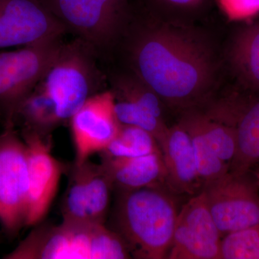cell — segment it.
<instances>
[{
    "label": "cell",
    "instance_id": "6da1fadb",
    "mask_svg": "<svg viewBox=\"0 0 259 259\" xmlns=\"http://www.w3.org/2000/svg\"><path fill=\"white\" fill-rule=\"evenodd\" d=\"M118 49L125 69L156 93L167 108L182 114L212 100L219 55L213 42L190 25L134 14Z\"/></svg>",
    "mask_w": 259,
    "mask_h": 259
},
{
    "label": "cell",
    "instance_id": "7a4b0ae2",
    "mask_svg": "<svg viewBox=\"0 0 259 259\" xmlns=\"http://www.w3.org/2000/svg\"><path fill=\"white\" fill-rule=\"evenodd\" d=\"M110 229L125 242L133 258H167L179 211L166 187L116 192Z\"/></svg>",
    "mask_w": 259,
    "mask_h": 259
},
{
    "label": "cell",
    "instance_id": "3957f363",
    "mask_svg": "<svg viewBox=\"0 0 259 259\" xmlns=\"http://www.w3.org/2000/svg\"><path fill=\"white\" fill-rule=\"evenodd\" d=\"M7 259L132 258L121 237L106 224L63 221L39 223Z\"/></svg>",
    "mask_w": 259,
    "mask_h": 259
},
{
    "label": "cell",
    "instance_id": "277c9868",
    "mask_svg": "<svg viewBox=\"0 0 259 259\" xmlns=\"http://www.w3.org/2000/svg\"><path fill=\"white\" fill-rule=\"evenodd\" d=\"M102 60L88 44L75 37L63 42L54 62L38 86L55 104L62 125L68 122L84 102L105 90L107 75Z\"/></svg>",
    "mask_w": 259,
    "mask_h": 259
},
{
    "label": "cell",
    "instance_id": "5b68a950",
    "mask_svg": "<svg viewBox=\"0 0 259 259\" xmlns=\"http://www.w3.org/2000/svg\"><path fill=\"white\" fill-rule=\"evenodd\" d=\"M67 33L83 40L103 59L113 54L132 20L129 0H39Z\"/></svg>",
    "mask_w": 259,
    "mask_h": 259
},
{
    "label": "cell",
    "instance_id": "8992f818",
    "mask_svg": "<svg viewBox=\"0 0 259 259\" xmlns=\"http://www.w3.org/2000/svg\"><path fill=\"white\" fill-rule=\"evenodd\" d=\"M62 38L0 51V125H13L17 109L41 81L63 44Z\"/></svg>",
    "mask_w": 259,
    "mask_h": 259
},
{
    "label": "cell",
    "instance_id": "52a82bcc",
    "mask_svg": "<svg viewBox=\"0 0 259 259\" xmlns=\"http://www.w3.org/2000/svg\"><path fill=\"white\" fill-rule=\"evenodd\" d=\"M29 197L28 151L15 126L0 134V226L14 239L26 226Z\"/></svg>",
    "mask_w": 259,
    "mask_h": 259
},
{
    "label": "cell",
    "instance_id": "ba28073f",
    "mask_svg": "<svg viewBox=\"0 0 259 259\" xmlns=\"http://www.w3.org/2000/svg\"><path fill=\"white\" fill-rule=\"evenodd\" d=\"M259 185L249 173L226 174L202 192L221 236L259 225Z\"/></svg>",
    "mask_w": 259,
    "mask_h": 259
},
{
    "label": "cell",
    "instance_id": "9c48e42d",
    "mask_svg": "<svg viewBox=\"0 0 259 259\" xmlns=\"http://www.w3.org/2000/svg\"><path fill=\"white\" fill-rule=\"evenodd\" d=\"M61 204L63 221L106 224L113 186L101 163L90 159L69 165Z\"/></svg>",
    "mask_w": 259,
    "mask_h": 259
},
{
    "label": "cell",
    "instance_id": "30bf717a",
    "mask_svg": "<svg viewBox=\"0 0 259 259\" xmlns=\"http://www.w3.org/2000/svg\"><path fill=\"white\" fill-rule=\"evenodd\" d=\"M28 151L29 197L27 228L42 223L59 189L63 174L69 166L52 154V136L19 131Z\"/></svg>",
    "mask_w": 259,
    "mask_h": 259
},
{
    "label": "cell",
    "instance_id": "8fae6325",
    "mask_svg": "<svg viewBox=\"0 0 259 259\" xmlns=\"http://www.w3.org/2000/svg\"><path fill=\"white\" fill-rule=\"evenodd\" d=\"M222 236L203 192L179 211L168 259H219Z\"/></svg>",
    "mask_w": 259,
    "mask_h": 259
},
{
    "label": "cell",
    "instance_id": "7c38bea8",
    "mask_svg": "<svg viewBox=\"0 0 259 259\" xmlns=\"http://www.w3.org/2000/svg\"><path fill=\"white\" fill-rule=\"evenodd\" d=\"M66 33L39 0H0V49L62 38Z\"/></svg>",
    "mask_w": 259,
    "mask_h": 259
},
{
    "label": "cell",
    "instance_id": "4fadbf2b",
    "mask_svg": "<svg viewBox=\"0 0 259 259\" xmlns=\"http://www.w3.org/2000/svg\"><path fill=\"white\" fill-rule=\"evenodd\" d=\"M75 151L74 163H81L102 153L120 129L111 90L88 99L69 121Z\"/></svg>",
    "mask_w": 259,
    "mask_h": 259
},
{
    "label": "cell",
    "instance_id": "5bb4252c",
    "mask_svg": "<svg viewBox=\"0 0 259 259\" xmlns=\"http://www.w3.org/2000/svg\"><path fill=\"white\" fill-rule=\"evenodd\" d=\"M168 189L175 194L200 193L203 183L199 177L193 147L188 133L180 122L169 126L159 144Z\"/></svg>",
    "mask_w": 259,
    "mask_h": 259
},
{
    "label": "cell",
    "instance_id": "9a60e30c",
    "mask_svg": "<svg viewBox=\"0 0 259 259\" xmlns=\"http://www.w3.org/2000/svg\"><path fill=\"white\" fill-rule=\"evenodd\" d=\"M101 164L116 192L152 187L168 189L161 151L139 157L101 159Z\"/></svg>",
    "mask_w": 259,
    "mask_h": 259
},
{
    "label": "cell",
    "instance_id": "2e32d148",
    "mask_svg": "<svg viewBox=\"0 0 259 259\" xmlns=\"http://www.w3.org/2000/svg\"><path fill=\"white\" fill-rule=\"evenodd\" d=\"M235 127L237 149L230 164L229 173L245 175L259 163V97L245 102Z\"/></svg>",
    "mask_w": 259,
    "mask_h": 259
},
{
    "label": "cell",
    "instance_id": "e0dca14e",
    "mask_svg": "<svg viewBox=\"0 0 259 259\" xmlns=\"http://www.w3.org/2000/svg\"><path fill=\"white\" fill-rule=\"evenodd\" d=\"M228 57L237 78L246 88L259 93V22L237 32Z\"/></svg>",
    "mask_w": 259,
    "mask_h": 259
},
{
    "label": "cell",
    "instance_id": "ac0fdd59",
    "mask_svg": "<svg viewBox=\"0 0 259 259\" xmlns=\"http://www.w3.org/2000/svg\"><path fill=\"white\" fill-rule=\"evenodd\" d=\"M13 125L20 131H29L39 136H52L62 125L55 104L38 85L29 94L17 109Z\"/></svg>",
    "mask_w": 259,
    "mask_h": 259
},
{
    "label": "cell",
    "instance_id": "d6986e66",
    "mask_svg": "<svg viewBox=\"0 0 259 259\" xmlns=\"http://www.w3.org/2000/svg\"><path fill=\"white\" fill-rule=\"evenodd\" d=\"M179 122L185 127L192 142L199 177L203 186L229 172V165L223 161L210 146L192 110L181 114Z\"/></svg>",
    "mask_w": 259,
    "mask_h": 259
},
{
    "label": "cell",
    "instance_id": "ffe728a7",
    "mask_svg": "<svg viewBox=\"0 0 259 259\" xmlns=\"http://www.w3.org/2000/svg\"><path fill=\"white\" fill-rule=\"evenodd\" d=\"M161 151L156 139L147 131L120 125L118 133L102 153L101 159H117L146 156Z\"/></svg>",
    "mask_w": 259,
    "mask_h": 259
},
{
    "label": "cell",
    "instance_id": "44dd1931",
    "mask_svg": "<svg viewBox=\"0 0 259 259\" xmlns=\"http://www.w3.org/2000/svg\"><path fill=\"white\" fill-rule=\"evenodd\" d=\"M192 110L214 152L230 166L237 149L236 127L213 120L200 109Z\"/></svg>",
    "mask_w": 259,
    "mask_h": 259
},
{
    "label": "cell",
    "instance_id": "7402d4cb",
    "mask_svg": "<svg viewBox=\"0 0 259 259\" xmlns=\"http://www.w3.org/2000/svg\"><path fill=\"white\" fill-rule=\"evenodd\" d=\"M115 112L120 125L134 126L147 131L157 141L158 145L169 126L139 107L122 99L115 98Z\"/></svg>",
    "mask_w": 259,
    "mask_h": 259
},
{
    "label": "cell",
    "instance_id": "603a6c76",
    "mask_svg": "<svg viewBox=\"0 0 259 259\" xmlns=\"http://www.w3.org/2000/svg\"><path fill=\"white\" fill-rule=\"evenodd\" d=\"M219 259H259V225L223 236Z\"/></svg>",
    "mask_w": 259,
    "mask_h": 259
},
{
    "label": "cell",
    "instance_id": "cb8c5ba5",
    "mask_svg": "<svg viewBox=\"0 0 259 259\" xmlns=\"http://www.w3.org/2000/svg\"><path fill=\"white\" fill-rule=\"evenodd\" d=\"M154 18L163 17L161 20L184 23L192 17L202 12L208 0H142ZM161 20V19H160Z\"/></svg>",
    "mask_w": 259,
    "mask_h": 259
},
{
    "label": "cell",
    "instance_id": "d4e9b609",
    "mask_svg": "<svg viewBox=\"0 0 259 259\" xmlns=\"http://www.w3.org/2000/svg\"><path fill=\"white\" fill-rule=\"evenodd\" d=\"M225 15L233 21L248 20L259 14V0H218Z\"/></svg>",
    "mask_w": 259,
    "mask_h": 259
},
{
    "label": "cell",
    "instance_id": "484cf974",
    "mask_svg": "<svg viewBox=\"0 0 259 259\" xmlns=\"http://www.w3.org/2000/svg\"><path fill=\"white\" fill-rule=\"evenodd\" d=\"M255 178L256 179L257 182H258V184L259 185V168L257 169V171L254 173Z\"/></svg>",
    "mask_w": 259,
    "mask_h": 259
},
{
    "label": "cell",
    "instance_id": "4316f807",
    "mask_svg": "<svg viewBox=\"0 0 259 259\" xmlns=\"http://www.w3.org/2000/svg\"><path fill=\"white\" fill-rule=\"evenodd\" d=\"M2 242V234L1 233H0V243H1Z\"/></svg>",
    "mask_w": 259,
    "mask_h": 259
}]
</instances>
